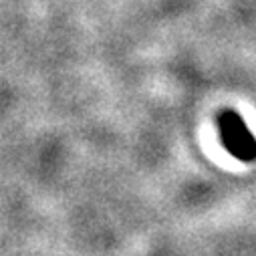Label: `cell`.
Wrapping results in <instances>:
<instances>
[{
  "label": "cell",
  "mask_w": 256,
  "mask_h": 256,
  "mask_svg": "<svg viewBox=\"0 0 256 256\" xmlns=\"http://www.w3.org/2000/svg\"><path fill=\"white\" fill-rule=\"evenodd\" d=\"M218 127L220 138L230 156H234L240 162H254L256 160V140L244 119L232 111L224 109L218 113Z\"/></svg>",
  "instance_id": "cell-1"
}]
</instances>
